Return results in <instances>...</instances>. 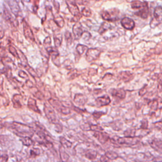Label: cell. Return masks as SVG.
<instances>
[{
  "label": "cell",
  "instance_id": "1",
  "mask_svg": "<svg viewBox=\"0 0 162 162\" xmlns=\"http://www.w3.org/2000/svg\"><path fill=\"white\" fill-rule=\"evenodd\" d=\"M10 126L13 131H15L14 132L20 138L23 137L31 138L34 135V134L32 127H31L28 125L21 123L13 122L12 124H11Z\"/></svg>",
  "mask_w": 162,
  "mask_h": 162
},
{
  "label": "cell",
  "instance_id": "2",
  "mask_svg": "<svg viewBox=\"0 0 162 162\" xmlns=\"http://www.w3.org/2000/svg\"><path fill=\"white\" fill-rule=\"evenodd\" d=\"M48 101L53 109H55L59 113H61L63 115H69L70 113V110L69 108L65 106L58 99L50 98Z\"/></svg>",
  "mask_w": 162,
  "mask_h": 162
},
{
  "label": "cell",
  "instance_id": "3",
  "mask_svg": "<svg viewBox=\"0 0 162 162\" xmlns=\"http://www.w3.org/2000/svg\"><path fill=\"white\" fill-rule=\"evenodd\" d=\"M44 112L45 113L46 117L48 119L50 122L55 124V125L59 124V120L56 115V113L53 109V108L50 106L48 104L45 103L44 106Z\"/></svg>",
  "mask_w": 162,
  "mask_h": 162
},
{
  "label": "cell",
  "instance_id": "4",
  "mask_svg": "<svg viewBox=\"0 0 162 162\" xmlns=\"http://www.w3.org/2000/svg\"><path fill=\"white\" fill-rule=\"evenodd\" d=\"M141 140L139 137H122L118 138L117 139V143L118 144L126 146H132L138 144Z\"/></svg>",
  "mask_w": 162,
  "mask_h": 162
},
{
  "label": "cell",
  "instance_id": "5",
  "mask_svg": "<svg viewBox=\"0 0 162 162\" xmlns=\"http://www.w3.org/2000/svg\"><path fill=\"white\" fill-rule=\"evenodd\" d=\"M101 50L98 48H90L87 49L86 58L87 62H91L92 61L96 60L100 56Z\"/></svg>",
  "mask_w": 162,
  "mask_h": 162
},
{
  "label": "cell",
  "instance_id": "6",
  "mask_svg": "<svg viewBox=\"0 0 162 162\" xmlns=\"http://www.w3.org/2000/svg\"><path fill=\"white\" fill-rule=\"evenodd\" d=\"M66 3L67 6H68V8L74 17H77L79 18H80L81 15L76 2L74 0H66Z\"/></svg>",
  "mask_w": 162,
  "mask_h": 162
},
{
  "label": "cell",
  "instance_id": "7",
  "mask_svg": "<svg viewBox=\"0 0 162 162\" xmlns=\"http://www.w3.org/2000/svg\"><path fill=\"white\" fill-rule=\"evenodd\" d=\"M23 28H24V36L27 39H28L31 41H35L34 36L33 34V32L29 27V25L25 21H24L23 22Z\"/></svg>",
  "mask_w": 162,
  "mask_h": 162
},
{
  "label": "cell",
  "instance_id": "8",
  "mask_svg": "<svg viewBox=\"0 0 162 162\" xmlns=\"http://www.w3.org/2000/svg\"><path fill=\"white\" fill-rule=\"evenodd\" d=\"M94 137H95L97 140L101 144H105L110 140V138L109 134L104 132H94Z\"/></svg>",
  "mask_w": 162,
  "mask_h": 162
},
{
  "label": "cell",
  "instance_id": "9",
  "mask_svg": "<svg viewBox=\"0 0 162 162\" xmlns=\"http://www.w3.org/2000/svg\"><path fill=\"white\" fill-rule=\"evenodd\" d=\"M121 25L127 30L131 31L135 28V22L132 19L129 17H125L121 20Z\"/></svg>",
  "mask_w": 162,
  "mask_h": 162
},
{
  "label": "cell",
  "instance_id": "10",
  "mask_svg": "<svg viewBox=\"0 0 162 162\" xmlns=\"http://www.w3.org/2000/svg\"><path fill=\"white\" fill-rule=\"evenodd\" d=\"M72 31H73L74 36H75L76 39H77V40L82 37L84 34V31L83 29L82 25H81V24L79 22H77L75 25H73Z\"/></svg>",
  "mask_w": 162,
  "mask_h": 162
},
{
  "label": "cell",
  "instance_id": "11",
  "mask_svg": "<svg viewBox=\"0 0 162 162\" xmlns=\"http://www.w3.org/2000/svg\"><path fill=\"white\" fill-rule=\"evenodd\" d=\"M112 13L111 14V13H110L109 11H103L102 12H101V15L103 19L106 20V21H110V22H113L115 21L116 20L118 19L117 17L115 16V15L117 14V13L112 12Z\"/></svg>",
  "mask_w": 162,
  "mask_h": 162
},
{
  "label": "cell",
  "instance_id": "12",
  "mask_svg": "<svg viewBox=\"0 0 162 162\" xmlns=\"http://www.w3.org/2000/svg\"><path fill=\"white\" fill-rule=\"evenodd\" d=\"M110 103H111V99L110 97L107 95L99 97L96 99V103L98 107L107 106Z\"/></svg>",
  "mask_w": 162,
  "mask_h": 162
},
{
  "label": "cell",
  "instance_id": "13",
  "mask_svg": "<svg viewBox=\"0 0 162 162\" xmlns=\"http://www.w3.org/2000/svg\"><path fill=\"white\" fill-rule=\"evenodd\" d=\"M110 93L113 96L120 99H124L126 96V92L123 89H112L110 91Z\"/></svg>",
  "mask_w": 162,
  "mask_h": 162
},
{
  "label": "cell",
  "instance_id": "14",
  "mask_svg": "<svg viewBox=\"0 0 162 162\" xmlns=\"http://www.w3.org/2000/svg\"><path fill=\"white\" fill-rule=\"evenodd\" d=\"M150 144L151 147L154 150L158 151L159 153H161V147H162V143L161 141L159 139H154L150 142Z\"/></svg>",
  "mask_w": 162,
  "mask_h": 162
},
{
  "label": "cell",
  "instance_id": "15",
  "mask_svg": "<svg viewBox=\"0 0 162 162\" xmlns=\"http://www.w3.org/2000/svg\"><path fill=\"white\" fill-rule=\"evenodd\" d=\"M87 101V97L82 94H77L75 96V98H74V102L79 106L84 105L86 103Z\"/></svg>",
  "mask_w": 162,
  "mask_h": 162
},
{
  "label": "cell",
  "instance_id": "16",
  "mask_svg": "<svg viewBox=\"0 0 162 162\" xmlns=\"http://www.w3.org/2000/svg\"><path fill=\"white\" fill-rule=\"evenodd\" d=\"M6 1H7L12 12L14 13L16 16L18 15V13L20 11V10L16 0H6Z\"/></svg>",
  "mask_w": 162,
  "mask_h": 162
},
{
  "label": "cell",
  "instance_id": "17",
  "mask_svg": "<svg viewBox=\"0 0 162 162\" xmlns=\"http://www.w3.org/2000/svg\"><path fill=\"white\" fill-rule=\"evenodd\" d=\"M135 14L143 18H146L148 17V15H149V8L147 7V3L142 8H139V10Z\"/></svg>",
  "mask_w": 162,
  "mask_h": 162
},
{
  "label": "cell",
  "instance_id": "18",
  "mask_svg": "<svg viewBox=\"0 0 162 162\" xmlns=\"http://www.w3.org/2000/svg\"><path fill=\"white\" fill-rule=\"evenodd\" d=\"M28 106L29 109L32 110V111H34V112H36V113H40V112L37 106L36 101L34 99L30 98L28 100Z\"/></svg>",
  "mask_w": 162,
  "mask_h": 162
},
{
  "label": "cell",
  "instance_id": "19",
  "mask_svg": "<svg viewBox=\"0 0 162 162\" xmlns=\"http://www.w3.org/2000/svg\"><path fill=\"white\" fill-rule=\"evenodd\" d=\"M3 17L6 20V21L10 22L13 26H15L17 25L16 24V21L15 19H13L10 13L8 10H6V8H4V11H3Z\"/></svg>",
  "mask_w": 162,
  "mask_h": 162
},
{
  "label": "cell",
  "instance_id": "20",
  "mask_svg": "<svg viewBox=\"0 0 162 162\" xmlns=\"http://www.w3.org/2000/svg\"><path fill=\"white\" fill-rule=\"evenodd\" d=\"M22 98V96L20 94H15V95L13 96L12 101H13V106L16 109H19V108L22 107L21 103H20V100Z\"/></svg>",
  "mask_w": 162,
  "mask_h": 162
},
{
  "label": "cell",
  "instance_id": "21",
  "mask_svg": "<svg viewBox=\"0 0 162 162\" xmlns=\"http://www.w3.org/2000/svg\"><path fill=\"white\" fill-rule=\"evenodd\" d=\"M60 158L61 161L62 162H68V160H69V155L65 152V147H63L62 146H60Z\"/></svg>",
  "mask_w": 162,
  "mask_h": 162
},
{
  "label": "cell",
  "instance_id": "22",
  "mask_svg": "<svg viewBox=\"0 0 162 162\" xmlns=\"http://www.w3.org/2000/svg\"><path fill=\"white\" fill-rule=\"evenodd\" d=\"M97 155H98V153L96 151H94V150H91V149L87 150L85 152V157L87 159H89L90 160H95L97 157Z\"/></svg>",
  "mask_w": 162,
  "mask_h": 162
},
{
  "label": "cell",
  "instance_id": "23",
  "mask_svg": "<svg viewBox=\"0 0 162 162\" xmlns=\"http://www.w3.org/2000/svg\"><path fill=\"white\" fill-rule=\"evenodd\" d=\"M132 73L130 72H122L119 74V77L120 79L124 80L125 82H127V81H129L130 80L132 79Z\"/></svg>",
  "mask_w": 162,
  "mask_h": 162
},
{
  "label": "cell",
  "instance_id": "24",
  "mask_svg": "<svg viewBox=\"0 0 162 162\" xmlns=\"http://www.w3.org/2000/svg\"><path fill=\"white\" fill-rule=\"evenodd\" d=\"M31 91L32 92V94H33L34 96L36 98H37L38 99L40 100H43L44 98V96L43 95V94L39 91L37 88L36 87H31Z\"/></svg>",
  "mask_w": 162,
  "mask_h": 162
},
{
  "label": "cell",
  "instance_id": "25",
  "mask_svg": "<svg viewBox=\"0 0 162 162\" xmlns=\"http://www.w3.org/2000/svg\"><path fill=\"white\" fill-rule=\"evenodd\" d=\"M20 141L22 142V144L25 146H31L34 144V142L29 137H23L20 138Z\"/></svg>",
  "mask_w": 162,
  "mask_h": 162
},
{
  "label": "cell",
  "instance_id": "26",
  "mask_svg": "<svg viewBox=\"0 0 162 162\" xmlns=\"http://www.w3.org/2000/svg\"><path fill=\"white\" fill-rule=\"evenodd\" d=\"M161 15H162L161 7L160 6H158L154 10V18H156V20H157L158 22H161Z\"/></svg>",
  "mask_w": 162,
  "mask_h": 162
},
{
  "label": "cell",
  "instance_id": "27",
  "mask_svg": "<svg viewBox=\"0 0 162 162\" xmlns=\"http://www.w3.org/2000/svg\"><path fill=\"white\" fill-rule=\"evenodd\" d=\"M60 143L62 144V146L63 147H66V148H70L72 146V143L70 141L67 140L66 138L64 137H60Z\"/></svg>",
  "mask_w": 162,
  "mask_h": 162
},
{
  "label": "cell",
  "instance_id": "28",
  "mask_svg": "<svg viewBox=\"0 0 162 162\" xmlns=\"http://www.w3.org/2000/svg\"><path fill=\"white\" fill-rule=\"evenodd\" d=\"M125 137H135L136 134V130L134 128H129L124 132Z\"/></svg>",
  "mask_w": 162,
  "mask_h": 162
},
{
  "label": "cell",
  "instance_id": "29",
  "mask_svg": "<svg viewBox=\"0 0 162 162\" xmlns=\"http://www.w3.org/2000/svg\"><path fill=\"white\" fill-rule=\"evenodd\" d=\"M147 3L146 2H141L140 1H134L132 4H131V6L132 8L134 9H139L143 7L145 5H146Z\"/></svg>",
  "mask_w": 162,
  "mask_h": 162
},
{
  "label": "cell",
  "instance_id": "30",
  "mask_svg": "<svg viewBox=\"0 0 162 162\" xmlns=\"http://www.w3.org/2000/svg\"><path fill=\"white\" fill-rule=\"evenodd\" d=\"M111 29V25L109 23L106 22H104L102 25H101V28L99 30V34H103L104 32H105L107 30H109Z\"/></svg>",
  "mask_w": 162,
  "mask_h": 162
},
{
  "label": "cell",
  "instance_id": "31",
  "mask_svg": "<svg viewBox=\"0 0 162 162\" xmlns=\"http://www.w3.org/2000/svg\"><path fill=\"white\" fill-rule=\"evenodd\" d=\"M106 156L109 158L111 161L117 159L118 157V155L117 153L114 151H108L105 153Z\"/></svg>",
  "mask_w": 162,
  "mask_h": 162
},
{
  "label": "cell",
  "instance_id": "32",
  "mask_svg": "<svg viewBox=\"0 0 162 162\" xmlns=\"http://www.w3.org/2000/svg\"><path fill=\"white\" fill-rule=\"evenodd\" d=\"M87 49L88 48L86 46L83 44H78L76 47V50L79 55H83L85 51H87Z\"/></svg>",
  "mask_w": 162,
  "mask_h": 162
},
{
  "label": "cell",
  "instance_id": "33",
  "mask_svg": "<svg viewBox=\"0 0 162 162\" xmlns=\"http://www.w3.org/2000/svg\"><path fill=\"white\" fill-rule=\"evenodd\" d=\"M54 21L57 24V25L60 27V28H63L64 26V20L61 17H56L54 18Z\"/></svg>",
  "mask_w": 162,
  "mask_h": 162
},
{
  "label": "cell",
  "instance_id": "34",
  "mask_svg": "<svg viewBox=\"0 0 162 162\" xmlns=\"http://www.w3.org/2000/svg\"><path fill=\"white\" fill-rule=\"evenodd\" d=\"M24 67H25V69L27 70L28 71V72L31 74V75L33 77L36 78V77H38V76H37V73L36 72V71H35L34 70V69L32 68V67H31L29 65H27L24 66Z\"/></svg>",
  "mask_w": 162,
  "mask_h": 162
},
{
  "label": "cell",
  "instance_id": "35",
  "mask_svg": "<svg viewBox=\"0 0 162 162\" xmlns=\"http://www.w3.org/2000/svg\"><path fill=\"white\" fill-rule=\"evenodd\" d=\"M89 130L92 132H102L103 131V128L97 125H90Z\"/></svg>",
  "mask_w": 162,
  "mask_h": 162
},
{
  "label": "cell",
  "instance_id": "36",
  "mask_svg": "<svg viewBox=\"0 0 162 162\" xmlns=\"http://www.w3.org/2000/svg\"><path fill=\"white\" fill-rule=\"evenodd\" d=\"M8 50H9L10 53L11 54V55H12L13 57H15L16 58L19 59L18 53V52H17L16 48H15L14 46H11V45L9 46V47H8Z\"/></svg>",
  "mask_w": 162,
  "mask_h": 162
},
{
  "label": "cell",
  "instance_id": "37",
  "mask_svg": "<svg viewBox=\"0 0 162 162\" xmlns=\"http://www.w3.org/2000/svg\"><path fill=\"white\" fill-rule=\"evenodd\" d=\"M150 109L154 111H156L158 110V100L157 99H154L151 101V102L149 103Z\"/></svg>",
  "mask_w": 162,
  "mask_h": 162
},
{
  "label": "cell",
  "instance_id": "38",
  "mask_svg": "<svg viewBox=\"0 0 162 162\" xmlns=\"http://www.w3.org/2000/svg\"><path fill=\"white\" fill-rule=\"evenodd\" d=\"M105 115V113L102 112H94L92 113V116L93 118L95 120H98L103 115Z\"/></svg>",
  "mask_w": 162,
  "mask_h": 162
},
{
  "label": "cell",
  "instance_id": "39",
  "mask_svg": "<svg viewBox=\"0 0 162 162\" xmlns=\"http://www.w3.org/2000/svg\"><path fill=\"white\" fill-rule=\"evenodd\" d=\"M82 14L85 17H89L91 16V11L89 8L85 7L82 10Z\"/></svg>",
  "mask_w": 162,
  "mask_h": 162
},
{
  "label": "cell",
  "instance_id": "40",
  "mask_svg": "<svg viewBox=\"0 0 162 162\" xmlns=\"http://www.w3.org/2000/svg\"><path fill=\"white\" fill-rule=\"evenodd\" d=\"M54 40H55V45L56 46V48H58L61 46V44H62V36H61L60 37H58L57 36L55 37V38H54Z\"/></svg>",
  "mask_w": 162,
  "mask_h": 162
},
{
  "label": "cell",
  "instance_id": "41",
  "mask_svg": "<svg viewBox=\"0 0 162 162\" xmlns=\"http://www.w3.org/2000/svg\"><path fill=\"white\" fill-rule=\"evenodd\" d=\"M148 127V122L146 119H143V120L141 121V128L142 129H147Z\"/></svg>",
  "mask_w": 162,
  "mask_h": 162
},
{
  "label": "cell",
  "instance_id": "42",
  "mask_svg": "<svg viewBox=\"0 0 162 162\" xmlns=\"http://www.w3.org/2000/svg\"><path fill=\"white\" fill-rule=\"evenodd\" d=\"M40 154V150L38 148H34V149H33L31 151V156H34L36 157L37 156V155H39Z\"/></svg>",
  "mask_w": 162,
  "mask_h": 162
},
{
  "label": "cell",
  "instance_id": "43",
  "mask_svg": "<svg viewBox=\"0 0 162 162\" xmlns=\"http://www.w3.org/2000/svg\"><path fill=\"white\" fill-rule=\"evenodd\" d=\"M5 57V48L2 46H0V61Z\"/></svg>",
  "mask_w": 162,
  "mask_h": 162
},
{
  "label": "cell",
  "instance_id": "44",
  "mask_svg": "<svg viewBox=\"0 0 162 162\" xmlns=\"http://www.w3.org/2000/svg\"><path fill=\"white\" fill-rule=\"evenodd\" d=\"M65 39L66 40V41L68 43L72 42V36L71 34L69 31H66L65 32Z\"/></svg>",
  "mask_w": 162,
  "mask_h": 162
},
{
  "label": "cell",
  "instance_id": "45",
  "mask_svg": "<svg viewBox=\"0 0 162 162\" xmlns=\"http://www.w3.org/2000/svg\"><path fill=\"white\" fill-rule=\"evenodd\" d=\"M51 40L50 37H47L46 38V39L44 40V45L45 46V48H47V47L50 46H51Z\"/></svg>",
  "mask_w": 162,
  "mask_h": 162
},
{
  "label": "cell",
  "instance_id": "46",
  "mask_svg": "<svg viewBox=\"0 0 162 162\" xmlns=\"http://www.w3.org/2000/svg\"><path fill=\"white\" fill-rule=\"evenodd\" d=\"M18 76L22 77L23 79H29V77L28 76V74H27L25 72H24L23 70H20L19 72H18Z\"/></svg>",
  "mask_w": 162,
  "mask_h": 162
},
{
  "label": "cell",
  "instance_id": "47",
  "mask_svg": "<svg viewBox=\"0 0 162 162\" xmlns=\"http://www.w3.org/2000/svg\"><path fill=\"white\" fill-rule=\"evenodd\" d=\"M76 3L79 4V5H87L89 2V0H75Z\"/></svg>",
  "mask_w": 162,
  "mask_h": 162
},
{
  "label": "cell",
  "instance_id": "48",
  "mask_svg": "<svg viewBox=\"0 0 162 162\" xmlns=\"http://www.w3.org/2000/svg\"><path fill=\"white\" fill-rule=\"evenodd\" d=\"M100 161L101 162H111V160L108 158L105 154L102 155L100 158Z\"/></svg>",
  "mask_w": 162,
  "mask_h": 162
},
{
  "label": "cell",
  "instance_id": "49",
  "mask_svg": "<svg viewBox=\"0 0 162 162\" xmlns=\"http://www.w3.org/2000/svg\"><path fill=\"white\" fill-rule=\"evenodd\" d=\"M154 125L155 128H157L158 130H159V131L161 130V127H162L161 121H159V122H157V123H154Z\"/></svg>",
  "mask_w": 162,
  "mask_h": 162
},
{
  "label": "cell",
  "instance_id": "50",
  "mask_svg": "<svg viewBox=\"0 0 162 162\" xmlns=\"http://www.w3.org/2000/svg\"><path fill=\"white\" fill-rule=\"evenodd\" d=\"M146 91H147V90H146V87H144L143 88H142V89L139 91V95H140L141 96L144 95V94H145L146 92Z\"/></svg>",
  "mask_w": 162,
  "mask_h": 162
},
{
  "label": "cell",
  "instance_id": "51",
  "mask_svg": "<svg viewBox=\"0 0 162 162\" xmlns=\"http://www.w3.org/2000/svg\"><path fill=\"white\" fill-rule=\"evenodd\" d=\"M8 157L7 155L5 154V155H3L2 157H1V158H0V160H2V161H3V162H6L8 160ZM2 161H0V162H2Z\"/></svg>",
  "mask_w": 162,
  "mask_h": 162
},
{
  "label": "cell",
  "instance_id": "52",
  "mask_svg": "<svg viewBox=\"0 0 162 162\" xmlns=\"http://www.w3.org/2000/svg\"><path fill=\"white\" fill-rule=\"evenodd\" d=\"M5 36V31L4 29L0 27V39H2Z\"/></svg>",
  "mask_w": 162,
  "mask_h": 162
},
{
  "label": "cell",
  "instance_id": "53",
  "mask_svg": "<svg viewBox=\"0 0 162 162\" xmlns=\"http://www.w3.org/2000/svg\"><path fill=\"white\" fill-rule=\"evenodd\" d=\"M73 110H75L76 112H77V113H82L84 112V110H80V109H79V108H77V107H73Z\"/></svg>",
  "mask_w": 162,
  "mask_h": 162
},
{
  "label": "cell",
  "instance_id": "54",
  "mask_svg": "<svg viewBox=\"0 0 162 162\" xmlns=\"http://www.w3.org/2000/svg\"><path fill=\"white\" fill-rule=\"evenodd\" d=\"M2 124H3V120L0 118V125Z\"/></svg>",
  "mask_w": 162,
  "mask_h": 162
},
{
  "label": "cell",
  "instance_id": "55",
  "mask_svg": "<svg viewBox=\"0 0 162 162\" xmlns=\"http://www.w3.org/2000/svg\"><path fill=\"white\" fill-rule=\"evenodd\" d=\"M96 1H97V2H98V1H100V0H96Z\"/></svg>",
  "mask_w": 162,
  "mask_h": 162
},
{
  "label": "cell",
  "instance_id": "56",
  "mask_svg": "<svg viewBox=\"0 0 162 162\" xmlns=\"http://www.w3.org/2000/svg\"><path fill=\"white\" fill-rule=\"evenodd\" d=\"M0 74H1V73H0Z\"/></svg>",
  "mask_w": 162,
  "mask_h": 162
},
{
  "label": "cell",
  "instance_id": "57",
  "mask_svg": "<svg viewBox=\"0 0 162 162\" xmlns=\"http://www.w3.org/2000/svg\"><path fill=\"white\" fill-rule=\"evenodd\" d=\"M60 162H62V161H60Z\"/></svg>",
  "mask_w": 162,
  "mask_h": 162
}]
</instances>
